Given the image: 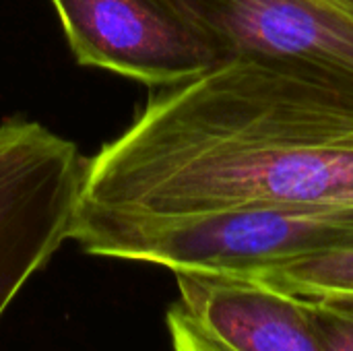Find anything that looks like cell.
<instances>
[{
    "label": "cell",
    "instance_id": "cell-1",
    "mask_svg": "<svg viewBox=\"0 0 353 351\" xmlns=\"http://www.w3.org/2000/svg\"><path fill=\"white\" fill-rule=\"evenodd\" d=\"M353 207V101L250 58L151 95L85 161L77 209Z\"/></svg>",
    "mask_w": 353,
    "mask_h": 351
},
{
    "label": "cell",
    "instance_id": "cell-2",
    "mask_svg": "<svg viewBox=\"0 0 353 351\" xmlns=\"http://www.w3.org/2000/svg\"><path fill=\"white\" fill-rule=\"evenodd\" d=\"M70 240L83 252L172 273L252 277L353 246V207L242 205L151 215L77 209Z\"/></svg>",
    "mask_w": 353,
    "mask_h": 351
},
{
    "label": "cell",
    "instance_id": "cell-3",
    "mask_svg": "<svg viewBox=\"0 0 353 351\" xmlns=\"http://www.w3.org/2000/svg\"><path fill=\"white\" fill-rule=\"evenodd\" d=\"M85 161L72 141L41 122L0 124V319L70 240Z\"/></svg>",
    "mask_w": 353,
    "mask_h": 351
},
{
    "label": "cell",
    "instance_id": "cell-4",
    "mask_svg": "<svg viewBox=\"0 0 353 351\" xmlns=\"http://www.w3.org/2000/svg\"><path fill=\"white\" fill-rule=\"evenodd\" d=\"M223 58H250L353 101V0H170Z\"/></svg>",
    "mask_w": 353,
    "mask_h": 351
},
{
    "label": "cell",
    "instance_id": "cell-5",
    "mask_svg": "<svg viewBox=\"0 0 353 351\" xmlns=\"http://www.w3.org/2000/svg\"><path fill=\"white\" fill-rule=\"evenodd\" d=\"M79 64L151 87L190 81L223 54L170 0H50Z\"/></svg>",
    "mask_w": 353,
    "mask_h": 351
},
{
    "label": "cell",
    "instance_id": "cell-6",
    "mask_svg": "<svg viewBox=\"0 0 353 351\" xmlns=\"http://www.w3.org/2000/svg\"><path fill=\"white\" fill-rule=\"evenodd\" d=\"M174 275L178 304L238 351H325L298 296L248 277Z\"/></svg>",
    "mask_w": 353,
    "mask_h": 351
},
{
    "label": "cell",
    "instance_id": "cell-7",
    "mask_svg": "<svg viewBox=\"0 0 353 351\" xmlns=\"http://www.w3.org/2000/svg\"><path fill=\"white\" fill-rule=\"evenodd\" d=\"M248 279H256L265 285L294 296H353V246L263 271Z\"/></svg>",
    "mask_w": 353,
    "mask_h": 351
},
{
    "label": "cell",
    "instance_id": "cell-8",
    "mask_svg": "<svg viewBox=\"0 0 353 351\" xmlns=\"http://www.w3.org/2000/svg\"><path fill=\"white\" fill-rule=\"evenodd\" d=\"M294 296V294H292ZM325 351H353V296H298Z\"/></svg>",
    "mask_w": 353,
    "mask_h": 351
},
{
    "label": "cell",
    "instance_id": "cell-9",
    "mask_svg": "<svg viewBox=\"0 0 353 351\" xmlns=\"http://www.w3.org/2000/svg\"><path fill=\"white\" fill-rule=\"evenodd\" d=\"M172 351H238L194 321L178 302L165 314Z\"/></svg>",
    "mask_w": 353,
    "mask_h": 351
}]
</instances>
